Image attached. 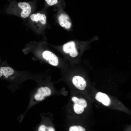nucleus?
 Instances as JSON below:
<instances>
[{
    "label": "nucleus",
    "mask_w": 131,
    "mask_h": 131,
    "mask_svg": "<svg viewBox=\"0 0 131 131\" xmlns=\"http://www.w3.org/2000/svg\"><path fill=\"white\" fill-rule=\"evenodd\" d=\"M69 131H85V129L83 127L79 126H74L71 127Z\"/></svg>",
    "instance_id": "12"
},
{
    "label": "nucleus",
    "mask_w": 131,
    "mask_h": 131,
    "mask_svg": "<svg viewBox=\"0 0 131 131\" xmlns=\"http://www.w3.org/2000/svg\"><path fill=\"white\" fill-rule=\"evenodd\" d=\"M43 58L48 61L51 65L56 66L59 64L58 59L57 57L52 52L49 50L44 51L42 53Z\"/></svg>",
    "instance_id": "3"
},
{
    "label": "nucleus",
    "mask_w": 131,
    "mask_h": 131,
    "mask_svg": "<svg viewBox=\"0 0 131 131\" xmlns=\"http://www.w3.org/2000/svg\"><path fill=\"white\" fill-rule=\"evenodd\" d=\"M55 130L52 127H48L47 131H55Z\"/></svg>",
    "instance_id": "15"
},
{
    "label": "nucleus",
    "mask_w": 131,
    "mask_h": 131,
    "mask_svg": "<svg viewBox=\"0 0 131 131\" xmlns=\"http://www.w3.org/2000/svg\"><path fill=\"white\" fill-rule=\"evenodd\" d=\"M72 82L74 85L78 89L84 90L86 87L87 83L84 79L80 76H75L72 79Z\"/></svg>",
    "instance_id": "5"
},
{
    "label": "nucleus",
    "mask_w": 131,
    "mask_h": 131,
    "mask_svg": "<svg viewBox=\"0 0 131 131\" xmlns=\"http://www.w3.org/2000/svg\"><path fill=\"white\" fill-rule=\"evenodd\" d=\"M95 98L98 101L106 106H108L110 104L111 100L110 98L105 93L99 92L96 94Z\"/></svg>",
    "instance_id": "7"
},
{
    "label": "nucleus",
    "mask_w": 131,
    "mask_h": 131,
    "mask_svg": "<svg viewBox=\"0 0 131 131\" xmlns=\"http://www.w3.org/2000/svg\"><path fill=\"white\" fill-rule=\"evenodd\" d=\"M73 107L74 112L77 114H81L84 111V107L83 106L76 104L74 103Z\"/></svg>",
    "instance_id": "11"
},
{
    "label": "nucleus",
    "mask_w": 131,
    "mask_h": 131,
    "mask_svg": "<svg viewBox=\"0 0 131 131\" xmlns=\"http://www.w3.org/2000/svg\"><path fill=\"white\" fill-rule=\"evenodd\" d=\"M63 49L65 53L69 54L72 57H76L78 54L75 43L73 41H69L64 44Z\"/></svg>",
    "instance_id": "2"
},
{
    "label": "nucleus",
    "mask_w": 131,
    "mask_h": 131,
    "mask_svg": "<svg viewBox=\"0 0 131 131\" xmlns=\"http://www.w3.org/2000/svg\"><path fill=\"white\" fill-rule=\"evenodd\" d=\"M72 100L74 103L82 106L84 108L86 107L87 106V102L83 99L79 98L76 97H74L72 98Z\"/></svg>",
    "instance_id": "10"
},
{
    "label": "nucleus",
    "mask_w": 131,
    "mask_h": 131,
    "mask_svg": "<svg viewBox=\"0 0 131 131\" xmlns=\"http://www.w3.org/2000/svg\"><path fill=\"white\" fill-rule=\"evenodd\" d=\"M14 72L13 70L9 67H2L0 68V77L2 75L5 76L6 78L12 74Z\"/></svg>",
    "instance_id": "9"
},
{
    "label": "nucleus",
    "mask_w": 131,
    "mask_h": 131,
    "mask_svg": "<svg viewBox=\"0 0 131 131\" xmlns=\"http://www.w3.org/2000/svg\"><path fill=\"white\" fill-rule=\"evenodd\" d=\"M47 4L50 6H52L57 4L59 0H45Z\"/></svg>",
    "instance_id": "13"
},
{
    "label": "nucleus",
    "mask_w": 131,
    "mask_h": 131,
    "mask_svg": "<svg viewBox=\"0 0 131 131\" xmlns=\"http://www.w3.org/2000/svg\"><path fill=\"white\" fill-rule=\"evenodd\" d=\"M57 21L59 25L66 30H69L72 27L71 20L69 16L66 13L62 12L58 14Z\"/></svg>",
    "instance_id": "1"
},
{
    "label": "nucleus",
    "mask_w": 131,
    "mask_h": 131,
    "mask_svg": "<svg viewBox=\"0 0 131 131\" xmlns=\"http://www.w3.org/2000/svg\"><path fill=\"white\" fill-rule=\"evenodd\" d=\"M51 93L50 89L47 87H41L38 90L37 93L34 96L35 99L38 101H41L44 97L50 95Z\"/></svg>",
    "instance_id": "4"
},
{
    "label": "nucleus",
    "mask_w": 131,
    "mask_h": 131,
    "mask_svg": "<svg viewBox=\"0 0 131 131\" xmlns=\"http://www.w3.org/2000/svg\"><path fill=\"white\" fill-rule=\"evenodd\" d=\"M18 6L22 10L21 13V16L22 17L25 18L29 16L31 12V8L28 3L20 2L18 3Z\"/></svg>",
    "instance_id": "6"
},
{
    "label": "nucleus",
    "mask_w": 131,
    "mask_h": 131,
    "mask_svg": "<svg viewBox=\"0 0 131 131\" xmlns=\"http://www.w3.org/2000/svg\"><path fill=\"white\" fill-rule=\"evenodd\" d=\"M30 18L33 21L39 22L42 25H44L46 23V16L44 14L40 13L33 14L31 15Z\"/></svg>",
    "instance_id": "8"
},
{
    "label": "nucleus",
    "mask_w": 131,
    "mask_h": 131,
    "mask_svg": "<svg viewBox=\"0 0 131 131\" xmlns=\"http://www.w3.org/2000/svg\"><path fill=\"white\" fill-rule=\"evenodd\" d=\"M48 127L44 125H41L39 128L38 131H47Z\"/></svg>",
    "instance_id": "14"
}]
</instances>
